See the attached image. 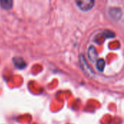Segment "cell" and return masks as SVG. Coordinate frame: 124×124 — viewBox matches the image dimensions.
<instances>
[{
    "instance_id": "1",
    "label": "cell",
    "mask_w": 124,
    "mask_h": 124,
    "mask_svg": "<svg viewBox=\"0 0 124 124\" xmlns=\"http://www.w3.org/2000/svg\"><path fill=\"white\" fill-rule=\"evenodd\" d=\"M76 4L78 7L83 10V11H89L90 10L94 4V1L92 0H81V1H77Z\"/></svg>"
},
{
    "instance_id": "2",
    "label": "cell",
    "mask_w": 124,
    "mask_h": 124,
    "mask_svg": "<svg viewBox=\"0 0 124 124\" xmlns=\"http://www.w3.org/2000/svg\"><path fill=\"white\" fill-rule=\"evenodd\" d=\"M109 13H110V17L116 20H120L122 16V11L120 8H118V7H113V8L110 9Z\"/></svg>"
},
{
    "instance_id": "3",
    "label": "cell",
    "mask_w": 124,
    "mask_h": 124,
    "mask_svg": "<svg viewBox=\"0 0 124 124\" xmlns=\"http://www.w3.org/2000/svg\"><path fill=\"white\" fill-rule=\"evenodd\" d=\"M12 62H13L16 68H17L18 69H23L26 66V63L22 57H13Z\"/></svg>"
},
{
    "instance_id": "4",
    "label": "cell",
    "mask_w": 124,
    "mask_h": 124,
    "mask_svg": "<svg viewBox=\"0 0 124 124\" xmlns=\"http://www.w3.org/2000/svg\"><path fill=\"white\" fill-rule=\"evenodd\" d=\"M88 57L92 62H95L97 58V53L95 48L93 46H91L88 49Z\"/></svg>"
},
{
    "instance_id": "5",
    "label": "cell",
    "mask_w": 124,
    "mask_h": 124,
    "mask_svg": "<svg viewBox=\"0 0 124 124\" xmlns=\"http://www.w3.org/2000/svg\"><path fill=\"white\" fill-rule=\"evenodd\" d=\"M13 1L11 0H2L0 1V6L4 9H10L12 7Z\"/></svg>"
},
{
    "instance_id": "6",
    "label": "cell",
    "mask_w": 124,
    "mask_h": 124,
    "mask_svg": "<svg viewBox=\"0 0 124 124\" xmlns=\"http://www.w3.org/2000/svg\"><path fill=\"white\" fill-rule=\"evenodd\" d=\"M105 67V61L103 59H99L97 61V68L99 71H103Z\"/></svg>"
}]
</instances>
